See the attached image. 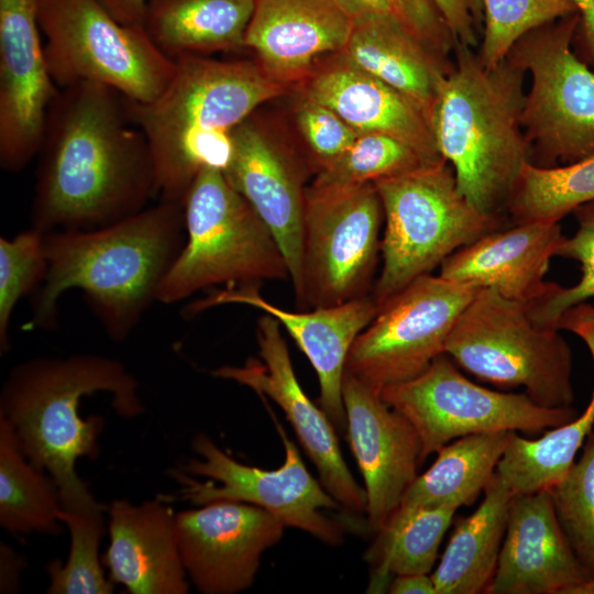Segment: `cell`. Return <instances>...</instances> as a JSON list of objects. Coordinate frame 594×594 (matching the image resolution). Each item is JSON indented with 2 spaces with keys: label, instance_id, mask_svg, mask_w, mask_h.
Segmentation results:
<instances>
[{
  "label": "cell",
  "instance_id": "8",
  "mask_svg": "<svg viewBox=\"0 0 594 594\" xmlns=\"http://www.w3.org/2000/svg\"><path fill=\"white\" fill-rule=\"evenodd\" d=\"M558 331L535 322L526 304L480 288L452 329L444 353L484 382L524 387L541 407H572V351Z\"/></svg>",
  "mask_w": 594,
  "mask_h": 594
},
{
  "label": "cell",
  "instance_id": "43",
  "mask_svg": "<svg viewBox=\"0 0 594 594\" xmlns=\"http://www.w3.org/2000/svg\"><path fill=\"white\" fill-rule=\"evenodd\" d=\"M576 7L579 22L573 36L575 54L594 69V0H571Z\"/></svg>",
  "mask_w": 594,
  "mask_h": 594
},
{
  "label": "cell",
  "instance_id": "14",
  "mask_svg": "<svg viewBox=\"0 0 594 594\" xmlns=\"http://www.w3.org/2000/svg\"><path fill=\"white\" fill-rule=\"evenodd\" d=\"M285 448L284 463L276 470L242 464L224 453L206 435L194 438L193 448L200 459H191L176 473L184 484V499L196 505L232 501L262 507L279 517L286 526L301 529L331 546L340 544L343 530L321 509H334L339 503L311 476L298 449L271 411Z\"/></svg>",
  "mask_w": 594,
  "mask_h": 594
},
{
  "label": "cell",
  "instance_id": "16",
  "mask_svg": "<svg viewBox=\"0 0 594 594\" xmlns=\"http://www.w3.org/2000/svg\"><path fill=\"white\" fill-rule=\"evenodd\" d=\"M223 174L274 234L295 289L300 278L306 180L314 174L308 158L253 112L232 133Z\"/></svg>",
  "mask_w": 594,
  "mask_h": 594
},
{
  "label": "cell",
  "instance_id": "12",
  "mask_svg": "<svg viewBox=\"0 0 594 594\" xmlns=\"http://www.w3.org/2000/svg\"><path fill=\"white\" fill-rule=\"evenodd\" d=\"M382 399L417 431L422 463L454 439L481 432L521 431L529 435L571 422L572 407L546 408L526 393H502L468 380L442 353L417 377L387 386Z\"/></svg>",
  "mask_w": 594,
  "mask_h": 594
},
{
  "label": "cell",
  "instance_id": "13",
  "mask_svg": "<svg viewBox=\"0 0 594 594\" xmlns=\"http://www.w3.org/2000/svg\"><path fill=\"white\" fill-rule=\"evenodd\" d=\"M480 288L424 275L380 308L350 348L345 372L376 392L410 381L444 353L459 317Z\"/></svg>",
  "mask_w": 594,
  "mask_h": 594
},
{
  "label": "cell",
  "instance_id": "33",
  "mask_svg": "<svg viewBox=\"0 0 594 594\" xmlns=\"http://www.w3.org/2000/svg\"><path fill=\"white\" fill-rule=\"evenodd\" d=\"M594 199V156L563 166L527 163L514 187L506 212L514 223L559 222L580 205Z\"/></svg>",
  "mask_w": 594,
  "mask_h": 594
},
{
  "label": "cell",
  "instance_id": "21",
  "mask_svg": "<svg viewBox=\"0 0 594 594\" xmlns=\"http://www.w3.org/2000/svg\"><path fill=\"white\" fill-rule=\"evenodd\" d=\"M258 284L231 285L191 305L194 312L223 304H242L273 316L292 336L315 369L320 408L336 429L346 431L342 397L345 362L355 338L371 323L378 307L371 295L337 306L290 311L266 300Z\"/></svg>",
  "mask_w": 594,
  "mask_h": 594
},
{
  "label": "cell",
  "instance_id": "4",
  "mask_svg": "<svg viewBox=\"0 0 594 594\" xmlns=\"http://www.w3.org/2000/svg\"><path fill=\"white\" fill-rule=\"evenodd\" d=\"M97 392L112 395L118 415L144 411L138 382L125 366L96 354L28 360L11 370L1 391L0 416L28 460L50 473L69 512L105 510L76 472L80 457L94 458L98 451L102 418L79 416L80 399Z\"/></svg>",
  "mask_w": 594,
  "mask_h": 594
},
{
  "label": "cell",
  "instance_id": "32",
  "mask_svg": "<svg viewBox=\"0 0 594 594\" xmlns=\"http://www.w3.org/2000/svg\"><path fill=\"white\" fill-rule=\"evenodd\" d=\"M62 509L54 480L28 460L13 428L0 416L1 526L14 534H57Z\"/></svg>",
  "mask_w": 594,
  "mask_h": 594
},
{
  "label": "cell",
  "instance_id": "28",
  "mask_svg": "<svg viewBox=\"0 0 594 594\" xmlns=\"http://www.w3.org/2000/svg\"><path fill=\"white\" fill-rule=\"evenodd\" d=\"M571 332L586 343L594 361V306L578 312ZM594 389L585 410L565 425L529 440L508 432V441L495 473L514 496L549 490L561 481L574 462L578 450L593 431Z\"/></svg>",
  "mask_w": 594,
  "mask_h": 594
},
{
  "label": "cell",
  "instance_id": "40",
  "mask_svg": "<svg viewBox=\"0 0 594 594\" xmlns=\"http://www.w3.org/2000/svg\"><path fill=\"white\" fill-rule=\"evenodd\" d=\"M353 16L376 14L389 19L426 48L452 59L457 44L436 0H338Z\"/></svg>",
  "mask_w": 594,
  "mask_h": 594
},
{
  "label": "cell",
  "instance_id": "5",
  "mask_svg": "<svg viewBox=\"0 0 594 594\" xmlns=\"http://www.w3.org/2000/svg\"><path fill=\"white\" fill-rule=\"evenodd\" d=\"M453 69L430 116L441 157L460 193L480 212L502 218L530 148L521 124L526 73L507 57L488 68L457 42Z\"/></svg>",
  "mask_w": 594,
  "mask_h": 594
},
{
  "label": "cell",
  "instance_id": "23",
  "mask_svg": "<svg viewBox=\"0 0 594 594\" xmlns=\"http://www.w3.org/2000/svg\"><path fill=\"white\" fill-rule=\"evenodd\" d=\"M293 90L333 110L358 134L382 133L395 138L417 151L429 165L444 161L422 109L338 54L318 62Z\"/></svg>",
  "mask_w": 594,
  "mask_h": 594
},
{
  "label": "cell",
  "instance_id": "9",
  "mask_svg": "<svg viewBox=\"0 0 594 594\" xmlns=\"http://www.w3.org/2000/svg\"><path fill=\"white\" fill-rule=\"evenodd\" d=\"M36 14L48 69L59 89L99 84L146 103L173 78L175 59L142 25L119 22L98 0H36Z\"/></svg>",
  "mask_w": 594,
  "mask_h": 594
},
{
  "label": "cell",
  "instance_id": "22",
  "mask_svg": "<svg viewBox=\"0 0 594 594\" xmlns=\"http://www.w3.org/2000/svg\"><path fill=\"white\" fill-rule=\"evenodd\" d=\"M352 24L338 0H255L243 46L293 90L318 62L344 48Z\"/></svg>",
  "mask_w": 594,
  "mask_h": 594
},
{
  "label": "cell",
  "instance_id": "25",
  "mask_svg": "<svg viewBox=\"0 0 594 594\" xmlns=\"http://www.w3.org/2000/svg\"><path fill=\"white\" fill-rule=\"evenodd\" d=\"M110 543L105 562L111 581L133 594H185L186 570L179 553L175 515L161 501L109 507Z\"/></svg>",
  "mask_w": 594,
  "mask_h": 594
},
{
  "label": "cell",
  "instance_id": "31",
  "mask_svg": "<svg viewBox=\"0 0 594 594\" xmlns=\"http://www.w3.org/2000/svg\"><path fill=\"white\" fill-rule=\"evenodd\" d=\"M457 509L397 508L365 553L373 571L367 592L382 593L391 575L428 574Z\"/></svg>",
  "mask_w": 594,
  "mask_h": 594
},
{
  "label": "cell",
  "instance_id": "34",
  "mask_svg": "<svg viewBox=\"0 0 594 594\" xmlns=\"http://www.w3.org/2000/svg\"><path fill=\"white\" fill-rule=\"evenodd\" d=\"M427 165L406 143L382 133H364L319 170L309 187L331 189L375 183Z\"/></svg>",
  "mask_w": 594,
  "mask_h": 594
},
{
  "label": "cell",
  "instance_id": "19",
  "mask_svg": "<svg viewBox=\"0 0 594 594\" xmlns=\"http://www.w3.org/2000/svg\"><path fill=\"white\" fill-rule=\"evenodd\" d=\"M348 439L365 485L367 521L376 532L417 476L421 443L413 425L381 393L344 372Z\"/></svg>",
  "mask_w": 594,
  "mask_h": 594
},
{
  "label": "cell",
  "instance_id": "35",
  "mask_svg": "<svg viewBox=\"0 0 594 594\" xmlns=\"http://www.w3.org/2000/svg\"><path fill=\"white\" fill-rule=\"evenodd\" d=\"M103 510L58 513L70 532V550L65 564L51 562L47 572L51 594H109L113 592L99 561V542L103 535Z\"/></svg>",
  "mask_w": 594,
  "mask_h": 594
},
{
  "label": "cell",
  "instance_id": "20",
  "mask_svg": "<svg viewBox=\"0 0 594 594\" xmlns=\"http://www.w3.org/2000/svg\"><path fill=\"white\" fill-rule=\"evenodd\" d=\"M593 580L560 527L550 491L514 496L486 594H580Z\"/></svg>",
  "mask_w": 594,
  "mask_h": 594
},
{
  "label": "cell",
  "instance_id": "44",
  "mask_svg": "<svg viewBox=\"0 0 594 594\" xmlns=\"http://www.w3.org/2000/svg\"><path fill=\"white\" fill-rule=\"evenodd\" d=\"M119 22L142 25L146 0H98Z\"/></svg>",
  "mask_w": 594,
  "mask_h": 594
},
{
  "label": "cell",
  "instance_id": "18",
  "mask_svg": "<svg viewBox=\"0 0 594 594\" xmlns=\"http://www.w3.org/2000/svg\"><path fill=\"white\" fill-rule=\"evenodd\" d=\"M40 33L36 0H0V165L7 172L38 154L59 92Z\"/></svg>",
  "mask_w": 594,
  "mask_h": 594
},
{
  "label": "cell",
  "instance_id": "11",
  "mask_svg": "<svg viewBox=\"0 0 594 594\" xmlns=\"http://www.w3.org/2000/svg\"><path fill=\"white\" fill-rule=\"evenodd\" d=\"M383 221L374 183L331 189L307 186L300 278L294 289L300 310L371 295Z\"/></svg>",
  "mask_w": 594,
  "mask_h": 594
},
{
  "label": "cell",
  "instance_id": "30",
  "mask_svg": "<svg viewBox=\"0 0 594 594\" xmlns=\"http://www.w3.org/2000/svg\"><path fill=\"white\" fill-rule=\"evenodd\" d=\"M508 432L468 435L441 447L432 465L408 486L398 508L472 505L492 480Z\"/></svg>",
  "mask_w": 594,
  "mask_h": 594
},
{
  "label": "cell",
  "instance_id": "26",
  "mask_svg": "<svg viewBox=\"0 0 594 594\" xmlns=\"http://www.w3.org/2000/svg\"><path fill=\"white\" fill-rule=\"evenodd\" d=\"M338 55L410 98L429 122L440 87L454 65L453 58L438 56L376 14L353 16L349 40Z\"/></svg>",
  "mask_w": 594,
  "mask_h": 594
},
{
  "label": "cell",
  "instance_id": "36",
  "mask_svg": "<svg viewBox=\"0 0 594 594\" xmlns=\"http://www.w3.org/2000/svg\"><path fill=\"white\" fill-rule=\"evenodd\" d=\"M482 3L483 30L476 51L488 68L501 64L530 31L578 13L571 0H482Z\"/></svg>",
  "mask_w": 594,
  "mask_h": 594
},
{
  "label": "cell",
  "instance_id": "24",
  "mask_svg": "<svg viewBox=\"0 0 594 594\" xmlns=\"http://www.w3.org/2000/svg\"><path fill=\"white\" fill-rule=\"evenodd\" d=\"M563 239L557 221L514 223L457 250L440 264L439 276L528 305L550 289L544 275Z\"/></svg>",
  "mask_w": 594,
  "mask_h": 594
},
{
  "label": "cell",
  "instance_id": "45",
  "mask_svg": "<svg viewBox=\"0 0 594 594\" xmlns=\"http://www.w3.org/2000/svg\"><path fill=\"white\" fill-rule=\"evenodd\" d=\"M387 590L393 594H437L432 578L428 574L396 575Z\"/></svg>",
  "mask_w": 594,
  "mask_h": 594
},
{
  "label": "cell",
  "instance_id": "37",
  "mask_svg": "<svg viewBox=\"0 0 594 594\" xmlns=\"http://www.w3.org/2000/svg\"><path fill=\"white\" fill-rule=\"evenodd\" d=\"M549 491L563 534L594 578V430L580 460Z\"/></svg>",
  "mask_w": 594,
  "mask_h": 594
},
{
  "label": "cell",
  "instance_id": "2",
  "mask_svg": "<svg viewBox=\"0 0 594 594\" xmlns=\"http://www.w3.org/2000/svg\"><path fill=\"white\" fill-rule=\"evenodd\" d=\"M185 240L183 204L161 200L106 227L44 232L47 273L28 328H55L62 295L78 289L107 334L123 341L156 301Z\"/></svg>",
  "mask_w": 594,
  "mask_h": 594
},
{
  "label": "cell",
  "instance_id": "15",
  "mask_svg": "<svg viewBox=\"0 0 594 594\" xmlns=\"http://www.w3.org/2000/svg\"><path fill=\"white\" fill-rule=\"evenodd\" d=\"M256 324L260 360L243 366H222L213 375L232 380L268 397L284 411L297 438L317 468L321 485L350 514L366 507V494L349 471L341 453L336 427L327 414L305 394L293 369L280 323L263 312Z\"/></svg>",
  "mask_w": 594,
  "mask_h": 594
},
{
  "label": "cell",
  "instance_id": "42",
  "mask_svg": "<svg viewBox=\"0 0 594 594\" xmlns=\"http://www.w3.org/2000/svg\"><path fill=\"white\" fill-rule=\"evenodd\" d=\"M457 42L477 48L483 30L482 0H436Z\"/></svg>",
  "mask_w": 594,
  "mask_h": 594
},
{
  "label": "cell",
  "instance_id": "27",
  "mask_svg": "<svg viewBox=\"0 0 594 594\" xmlns=\"http://www.w3.org/2000/svg\"><path fill=\"white\" fill-rule=\"evenodd\" d=\"M255 0H146L142 26L172 59L244 50Z\"/></svg>",
  "mask_w": 594,
  "mask_h": 594
},
{
  "label": "cell",
  "instance_id": "29",
  "mask_svg": "<svg viewBox=\"0 0 594 594\" xmlns=\"http://www.w3.org/2000/svg\"><path fill=\"white\" fill-rule=\"evenodd\" d=\"M513 497L494 473L476 510L458 520L431 574L437 594L486 593L496 571Z\"/></svg>",
  "mask_w": 594,
  "mask_h": 594
},
{
  "label": "cell",
  "instance_id": "1",
  "mask_svg": "<svg viewBox=\"0 0 594 594\" xmlns=\"http://www.w3.org/2000/svg\"><path fill=\"white\" fill-rule=\"evenodd\" d=\"M37 155L31 227L42 232L106 227L157 196L148 142L107 86L59 89Z\"/></svg>",
  "mask_w": 594,
  "mask_h": 594
},
{
  "label": "cell",
  "instance_id": "6",
  "mask_svg": "<svg viewBox=\"0 0 594 594\" xmlns=\"http://www.w3.org/2000/svg\"><path fill=\"white\" fill-rule=\"evenodd\" d=\"M183 207L185 244L157 290V302H178L215 285L289 278L274 234L222 170L201 169Z\"/></svg>",
  "mask_w": 594,
  "mask_h": 594
},
{
  "label": "cell",
  "instance_id": "39",
  "mask_svg": "<svg viewBox=\"0 0 594 594\" xmlns=\"http://www.w3.org/2000/svg\"><path fill=\"white\" fill-rule=\"evenodd\" d=\"M572 213L578 229L571 238L564 237L556 256L579 262L581 278L571 287L552 283L544 295L527 305L535 322L552 328L564 310L594 298V199L580 205Z\"/></svg>",
  "mask_w": 594,
  "mask_h": 594
},
{
  "label": "cell",
  "instance_id": "17",
  "mask_svg": "<svg viewBox=\"0 0 594 594\" xmlns=\"http://www.w3.org/2000/svg\"><path fill=\"white\" fill-rule=\"evenodd\" d=\"M185 570L205 594H233L252 585L261 557L283 537L285 522L246 503L217 501L175 515Z\"/></svg>",
  "mask_w": 594,
  "mask_h": 594
},
{
  "label": "cell",
  "instance_id": "3",
  "mask_svg": "<svg viewBox=\"0 0 594 594\" xmlns=\"http://www.w3.org/2000/svg\"><path fill=\"white\" fill-rule=\"evenodd\" d=\"M166 88L146 103L127 100L145 135L161 201L180 202L201 169L224 170L234 129L292 89L249 59L182 55Z\"/></svg>",
  "mask_w": 594,
  "mask_h": 594
},
{
  "label": "cell",
  "instance_id": "38",
  "mask_svg": "<svg viewBox=\"0 0 594 594\" xmlns=\"http://www.w3.org/2000/svg\"><path fill=\"white\" fill-rule=\"evenodd\" d=\"M47 273L44 232L30 228L0 238V350H9V326L18 301L37 290Z\"/></svg>",
  "mask_w": 594,
  "mask_h": 594
},
{
  "label": "cell",
  "instance_id": "41",
  "mask_svg": "<svg viewBox=\"0 0 594 594\" xmlns=\"http://www.w3.org/2000/svg\"><path fill=\"white\" fill-rule=\"evenodd\" d=\"M297 95L294 120L304 153L316 175L336 161L359 134L327 106L299 92Z\"/></svg>",
  "mask_w": 594,
  "mask_h": 594
},
{
  "label": "cell",
  "instance_id": "46",
  "mask_svg": "<svg viewBox=\"0 0 594 594\" xmlns=\"http://www.w3.org/2000/svg\"><path fill=\"white\" fill-rule=\"evenodd\" d=\"M21 560L8 546H1V592H13L18 584Z\"/></svg>",
  "mask_w": 594,
  "mask_h": 594
},
{
  "label": "cell",
  "instance_id": "10",
  "mask_svg": "<svg viewBox=\"0 0 594 594\" xmlns=\"http://www.w3.org/2000/svg\"><path fill=\"white\" fill-rule=\"evenodd\" d=\"M578 22L572 13L537 28L507 55L530 77L521 124L538 167L594 156V69L573 50Z\"/></svg>",
  "mask_w": 594,
  "mask_h": 594
},
{
  "label": "cell",
  "instance_id": "7",
  "mask_svg": "<svg viewBox=\"0 0 594 594\" xmlns=\"http://www.w3.org/2000/svg\"><path fill=\"white\" fill-rule=\"evenodd\" d=\"M374 185L385 221L382 268L371 293L378 308L457 250L499 229L502 218L480 212L460 193L446 161Z\"/></svg>",
  "mask_w": 594,
  "mask_h": 594
}]
</instances>
